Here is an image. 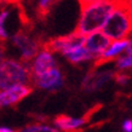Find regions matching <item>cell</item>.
<instances>
[{
  "label": "cell",
  "instance_id": "277c9868",
  "mask_svg": "<svg viewBox=\"0 0 132 132\" xmlns=\"http://www.w3.org/2000/svg\"><path fill=\"white\" fill-rule=\"evenodd\" d=\"M11 44L20 52V61L28 64L43 48L44 40L40 35L33 34L29 28L22 27L11 36Z\"/></svg>",
  "mask_w": 132,
  "mask_h": 132
},
{
  "label": "cell",
  "instance_id": "8fae6325",
  "mask_svg": "<svg viewBox=\"0 0 132 132\" xmlns=\"http://www.w3.org/2000/svg\"><path fill=\"white\" fill-rule=\"evenodd\" d=\"M110 43H112V40L108 39L102 32H96L85 36L84 47L95 58V62H96L97 58L107 50V47L110 45Z\"/></svg>",
  "mask_w": 132,
  "mask_h": 132
},
{
  "label": "cell",
  "instance_id": "5b68a950",
  "mask_svg": "<svg viewBox=\"0 0 132 132\" xmlns=\"http://www.w3.org/2000/svg\"><path fill=\"white\" fill-rule=\"evenodd\" d=\"M84 39L85 36H81L78 33L73 32L68 35L56 36V38H51V39L44 41L43 47L48 50L52 53L56 52V53L63 55V53H65L68 50H70L76 45H82L84 44Z\"/></svg>",
  "mask_w": 132,
  "mask_h": 132
},
{
  "label": "cell",
  "instance_id": "4fadbf2b",
  "mask_svg": "<svg viewBox=\"0 0 132 132\" xmlns=\"http://www.w3.org/2000/svg\"><path fill=\"white\" fill-rule=\"evenodd\" d=\"M62 56L65 57L72 64H80L85 63V62H90V61H95V58L85 50L84 44L76 45L70 50H68L65 53H63Z\"/></svg>",
  "mask_w": 132,
  "mask_h": 132
},
{
  "label": "cell",
  "instance_id": "6da1fadb",
  "mask_svg": "<svg viewBox=\"0 0 132 132\" xmlns=\"http://www.w3.org/2000/svg\"><path fill=\"white\" fill-rule=\"evenodd\" d=\"M114 5L115 1L108 0L81 1L80 18L74 32L81 36H87L92 33L101 32Z\"/></svg>",
  "mask_w": 132,
  "mask_h": 132
},
{
  "label": "cell",
  "instance_id": "3957f363",
  "mask_svg": "<svg viewBox=\"0 0 132 132\" xmlns=\"http://www.w3.org/2000/svg\"><path fill=\"white\" fill-rule=\"evenodd\" d=\"M18 85H30L29 65L16 58H5L0 63V91Z\"/></svg>",
  "mask_w": 132,
  "mask_h": 132
},
{
  "label": "cell",
  "instance_id": "8992f818",
  "mask_svg": "<svg viewBox=\"0 0 132 132\" xmlns=\"http://www.w3.org/2000/svg\"><path fill=\"white\" fill-rule=\"evenodd\" d=\"M32 84L38 88L46 91H57L64 84V75L58 65L39 76L32 78Z\"/></svg>",
  "mask_w": 132,
  "mask_h": 132
},
{
  "label": "cell",
  "instance_id": "9c48e42d",
  "mask_svg": "<svg viewBox=\"0 0 132 132\" xmlns=\"http://www.w3.org/2000/svg\"><path fill=\"white\" fill-rule=\"evenodd\" d=\"M33 92L30 85H18L0 91V109L13 107Z\"/></svg>",
  "mask_w": 132,
  "mask_h": 132
},
{
  "label": "cell",
  "instance_id": "ac0fdd59",
  "mask_svg": "<svg viewBox=\"0 0 132 132\" xmlns=\"http://www.w3.org/2000/svg\"><path fill=\"white\" fill-rule=\"evenodd\" d=\"M6 52H7V45L5 41L0 40V63L6 58Z\"/></svg>",
  "mask_w": 132,
  "mask_h": 132
},
{
  "label": "cell",
  "instance_id": "d6986e66",
  "mask_svg": "<svg viewBox=\"0 0 132 132\" xmlns=\"http://www.w3.org/2000/svg\"><path fill=\"white\" fill-rule=\"evenodd\" d=\"M122 132H132V120L131 119H125L124 122L121 124Z\"/></svg>",
  "mask_w": 132,
  "mask_h": 132
},
{
  "label": "cell",
  "instance_id": "e0dca14e",
  "mask_svg": "<svg viewBox=\"0 0 132 132\" xmlns=\"http://www.w3.org/2000/svg\"><path fill=\"white\" fill-rule=\"evenodd\" d=\"M114 80H115L116 84H119L120 86H126L128 84V81H130V75H128L127 73H120V72H115L114 74V78H113Z\"/></svg>",
  "mask_w": 132,
  "mask_h": 132
},
{
  "label": "cell",
  "instance_id": "9a60e30c",
  "mask_svg": "<svg viewBox=\"0 0 132 132\" xmlns=\"http://www.w3.org/2000/svg\"><path fill=\"white\" fill-rule=\"evenodd\" d=\"M56 5V1H48V0H40L38 1L35 6V15L39 20H45L51 13L53 6Z\"/></svg>",
  "mask_w": 132,
  "mask_h": 132
},
{
  "label": "cell",
  "instance_id": "52a82bcc",
  "mask_svg": "<svg viewBox=\"0 0 132 132\" xmlns=\"http://www.w3.org/2000/svg\"><path fill=\"white\" fill-rule=\"evenodd\" d=\"M28 65L29 72H30V78H35V76L44 74L45 72H47L50 69L55 68L58 64H57V61L55 58V55L43 47L38 52V55L32 60V62L28 63Z\"/></svg>",
  "mask_w": 132,
  "mask_h": 132
},
{
  "label": "cell",
  "instance_id": "ba28073f",
  "mask_svg": "<svg viewBox=\"0 0 132 132\" xmlns=\"http://www.w3.org/2000/svg\"><path fill=\"white\" fill-rule=\"evenodd\" d=\"M114 74L115 72H113V70L96 72L95 69H91L84 76L81 87L86 92H95L97 90H101L114 78Z\"/></svg>",
  "mask_w": 132,
  "mask_h": 132
},
{
  "label": "cell",
  "instance_id": "30bf717a",
  "mask_svg": "<svg viewBox=\"0 0 132 132\" xmlns=\"http://www.w3.org/2000/svg\"><path fill=\"white\" fill-rule=\"evenodd\" d=\"M90 116H82V118H74L70 115L61 114L52 119V126L56 127L60 132H79L81 128L88 122Z\"/></svg>",
  "mask_w": 132,
  "mask_h": 132
},
{
  "label": "cell",
  "instance_id": "5bb4252c",
  "mask_svg": "<svg viewBox=\"0 0 132 132\" xmlns=\"http://www.w3.org/2000/svg\"><path fill=\"white\" fill-rule=\"evenodd\" d=\"M115 67L118 69V72L120 73H126L128 69H131L132 67V46L126 50L125 53H122L121 56H119L115 61Z\"/></svg>",
  "mask_w": 132,
  "mask_h": 132
},
{
  "label": "cell",
  "instance_id": "7a4b0ae2",
  "mask_svg": "<svg viewBox=\"0 0 132 132\" xmlns=\"http://www.w3.org/2000/svg\"><path fill=\"white\" fill-rule=\"evenodd\" d=\"M132 29L131 3L115 1L101 32L112 41L128 39Z\"/></svg>",
  "mask_w": 132,
  "mask_h": 132
},
{
  "label": "cell",
  "instance_id": "7c38bea8",
  "mask_svg": "<svg viewBox=\"0 0 132 132\" xmlns=\"http://www.w3.org/2000/svg\"><path fill=\"white\" fill-rule=\"evenodd\" d=\"M130 46H132L131 39H122V40H116V41H112L107 50L97 58L95 67H98L101 64L110 62V61H115L119 56H121L122 53L126 52Z\"/></svg>",
  "mask_w": 132,
  "mask_h": 132
},
{
  "label": "cell",
  "instance_id": "2e32d148",
  "mask_svg": "<svg viewBox=\"0 0 132 132\" xmlns=\"http://www.w3.org/2000/svg\"><path fill=\"white\" fill-rule=\"evenodd\" d=\"M18 132H60L56 127L46 122H33L26 125Z\"/></svg>",
  "mask_w": 132,
  "mask_h": 132
},
{
  "label": "cell",
  "instance_id": "ffe728a7",
  "mask_svg": "<svg viewBox=\"0 0 132 132\" xmlns=\"http://www.w3.org/2000/svg\"><path fill=\"white\" fill-rule=\"evenodd\" d=\"M0 132H18V131L12 127H7V126H0Z\"/></svg>",
  "mask_w": 132,
  "mask_h": 132
}]
</instances>
